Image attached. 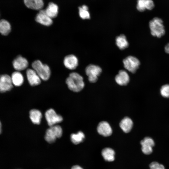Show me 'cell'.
Masks as SVG:
<instances>
[{
	"instance_id": "cell-1",
	"label": "cell",
	"mask_w": 169,
	"mask_h": 169,
	"mask_svg": "<svg viewBox=\"0 0 169 169\" xmlns=\"http://www.w3.org/2000/svg\"><path fill=\"white\" fill-rule=\"evenodd\" d=\"M66 83L69 89L74 92H79L84 88V84L83 77L76 72L70 74Z\"/></svg>"
},
{
	"instance_id": "cell-2",
	"label": "cell",
	"mask_w": 169,
	"mask_h": 169,
	"mask_svg": "<svg viewBox=\"0 0 169 169\" xmlns=\"http://www.w3.org/2000/svg\"><path fill=\"white\" fill-rule=\"evenodd\" d=\"M149 27L151 35L154 37L160 38L165 33L163 21L159 18L155 17L150 21Z\"/></svg>"
},
{
	"instance_id": "cell-3",
	"label": "cell",
	"mask_w": 169,
	"mask_h": 169,
	"mask_svg": "<svg viewBox=\"0 0 169 169\" xmlns=\"http://www.w3.org/2000/svg\"><path fill=\"white\" fill-rule=\"evenodd\" d=\"M32 66L41 79L45 81L49 79L50 76L51 70L48 65L38 60L33 62Z\"/></svg>"
},
{
	"instance_id": "cell-4",
	"label": "cell",
	"mask_w": 169,
	"mask_h": 169,
	"mask_svg": "<svg viewBox=\"0 0 169 169\" xmlns=\"http://www.w3.org/2000/svg\"><path fill=\"white\" fill-rule=\"evenodd\" d=\"M62 133V130L60 126L55 125L50 126L46 130L44 136L45 139L49 143H53L57 138L61 137Z\"/></svg>"
},
{
	"instance_id": "cell-5",
	"label": "cell",
	"mask_w": 169,
	"mask_h": 169,
	"mask_svg": "<svg viewBox=\"0 0 169 169\" xmlns=\"http://www.w3.org/2000/svg\"><path fill=\"white\" fill-rule=\"evenodd\" d=\"M85 71L89 81L94 83L97 81L102 72V69L99 66L90 64L86 67Z\"/></svg>"
},
{
	"instance_id": "cell-6",
	"label": "cell",
	"mask_w": 169,
	"mask_h": 169,
	"mask_svg": "<svg viewBox=\"0 0 169 169\" xmlns=\"http://www.w3.org/2000/svg\"><path fill=\"white\" fill-rule=\"evenodd\" d=\"M124 68L129 72L134 73L138 69L140 64L139 60L136 57L129 56L123 61Z\"/></svg>"
},
{
	"instance_id": "cell-7",
	"label": "cell",
	"mask_w": 169,
	"mask_h": 169,
	"mask_svg": "<svg viewBox=\"0 0 169 169\" xmlns=\"http://www.w3.org/2000/svg\"><path fill=\"white\" fill-rule=\"evenodd\" d=\"M45 117L48 124L50 126L55 125L57 123L62 121V116L57 114L52 109L48 110L45 113Z\"/></svg>"
},
{
	"instance_id": "cell-8",
	"label": "cell",
	"mask_w": 169,
	"mask_h": 169,
	"mask_svg": "<svg viewBox=\"0 0 169 169\" xmlns=\"http://www.w3.org/2000/svg\"><path fill=\"white\" fill-rule=\"evenodd\" d=\"M13 87L11 77L7 74L0 75V92L4 93L11 90Z\"/></svg>"
},
{
	"instance_id": "cell-9",
	"label": "cell",
	"mask_w": 169,
	"mask_h": 169,
	"mask_svg": "<svg viewBox=\"0 0 169 169\" xmlns=\"http://www.w3.org/2000/svg\"><path fill=\"white\" fill-rule=\"evenodd\" d=\"M35 19L37 22L44 26H49L53 23L52 19L47 15L45 10H39Z\"/></svg>"
},
{
	"instance_id": "cell-10",
	"label": "cell",
	"mask_w": 169,
	"mask_h": 169,
	"mask_svg": "<svg viewBox=\"0 0 169 169\" xmlns=\"http://www.w3.org/2000/svg\"><path fill=\"white\" fill-rule=\"evenodd\" d=\"M141 150L144 154L149 155L152 152L155 142L152 138L149 137H145L141 141Z\"/></svg>"
},
{
	"instance_id": "cell-11",
	"label": "cell",
	"mask_w": 169,
	"mask_h": 169,
	"mask_svg": "<svg viewBox=\"0 0 169 169\" xmlns=\"http://www.w3.org/2000/svg\"><path fill=\"white\" fill-rule=\"evenodd\" d=\"M13 65L14 69L19 71L27 68L28 65V62L26 59L22 56L19 55L13 60Z\"/></svg>"
},
{
	"instance_id": "cell-12",
	"label": "cell",
	"mask_w": 169,
	"mask_h": 169,
	"mask_svg": "<svg viewBox=\"0 0 169 169\" xmlns=\"http://www.w3.org/2000/svg\"><path fill=\"white\" fill-rule=\"evenodd\" d=\"M26 74L28 80L31 85L35 86L40 84L41 79L33 69H27Z\"/></svg>"
},
{
	"instance_id": "cell-13",
	"label": "cell",
	"mask_w": 169,
	"mask_h": 169,
	"mask_svg": "<svg viewBox=\"0 0 169 169\" xmlns=\"http://www.w3.org/2000/svg\"><path fill=\"white\" fill-rule=\"evenodd\" d=\"M63 62L65 67L70 70L75 69L78 64V58L73 54L66 56L64 59Z\"/></svg>"
},
{
	"instance_id": "cell-14",
	"label": "cell",
	"mask_w": 169,
	"mask_h": 169,
	"mask_svg": "<svg viewBox=\"0 0 169 169\" xmlns=\"http://www.w3.org/2000/svg\"><path fill=\"white\" fill-rule=\"evenodd\" d=\"M97 131L99 134L105 137L110 136L112 132L110 125L105 121H102L99 124Z\"/></svg>"
},
{
	"instance_id": "cell-15",
	"label": "cell",
	"mask_w": 169,
	"mask_h": 169,
	"mask_svg": "<svg viewBox=\"0 0 169 169\" xmlns=\"http://www.w3.org/2000/svg\"><path fill=\"white\" fill-rule=\"evenodd\" d=\"M115 80L119 85H125L129 82V76L125 71L121 70L119 71L118 74L115 76Z\"/></svg>"
},
{
	"instance_id": "cell-16",
	"label": "cell",
	"mask_w": 169,
	"mask_h": 169,
	"mask_svg": "<svg viewBox=\"0 0 169 169\" xmlns=\"http://www.w3.org/2000/svg\"><path fill=\"white\" fill-rule=\"evenodd\" d=\"M154 7V4L152 0H137V9L139 11L143 12L146 9L151 10Z\"/></svg>"
},
{
	"instance_id": "cell-17",
	"label": "cell",
	"mask_w": 169,
	"mask_h": 169,
	"mask_svg": "<svg viewBox=\"0 0 169 169\" xmlns=\"http://www.w3.org/2000/svg\"><path fill=\"white\" fill-rule=\"evenodd\" d=\"M24 3L28 8L36 10H40L43 8V0H24Z\"/></svg>"
},
{
	"instance_id": "cell-18",
	"label": "cell",
	"mask_w": 169,
	"mask_h": 169,
	"mask_svg": "<svg viewBox=\"0 0 169 169\" xmlns=\"http://www.w3.org/2000/svg\"><path fill=\"white\" fill-rule=\"evenodd\" d=\"M133 122L130 118L126 117L124 118L120 123V126L122 131L125 133L129 132L131 130Z\"/></svg>"
},
{
	"instance_id": "cell-19",
	"label": "cell",
	"mask_w": 169,
	"mask_h": 169,
	"mask_svg": "<svg viewBox=\"0 0 169 169\" xmlns=\"http://www.w3.org/2000/svg\"><path fill=\"white\" fill-rule=\"evenodd\" d=\"M59 8L55 3L50 2L45 9L47 15L52 19L56 17L58 13Z\"/></svg>"
},
{
	"instance_id": "cell-20",
	"label": "cell",
	"mask_w": 169,
	"mask_h": 169,
	"mask_svg": "<svg viewBox=\"0 0 169 169\" xmlns=\"http://www.w3.org/2000/svg\"><path fill=\"white\" fill-rule=\"evenodd\" d=\"M29 117L32 122L35 124H40L42 117L41 112L37 109H32L29 112Z\"/></svg>"
},
{
	"instance_id": "cell-21",
	"label": "cell",
	"mask_w": 169,
	"mask_h": 169,
	"mask_svg": "<svg viewBox=\"0 0 169 169\" xmlns=\"http://www.w3.org/2000/svg\"><path fill=\"white\" fill-rule=\"evenodd\" d=\"M11 79L13 84L16 86H21L24 81L23 75L18 71H16L13 73Z\"/></svg>"
},
{
	"instance_id": "cell-22",
	"label": "cell",
	"mask_w": 169,
	"mask_h": 169,
	"mask_svg": "<svg viewBox=\"0 0 169 169\" xmlns=\"http://www.w3.org/2000/svg\"><path fill=\"white\" fill-rule=\"evenodd\" d=\"M101 154L104 159L108 161H112L115 159L114 151L110 148H105L102 150Z\"/></svg>"
},
{
	"instance_id": "cell-23",
	"label": "cell",
	"mask_w": 169,
	"mask_h": 169,
	"mask_svg": "<svg viewBox=\"0 0 169 169\" xmlns=\"http://www.w3.org/2000/svg\"><path fill=\"white\" fill-rule=\"evenodd\" d=\"M115 41L117 46L120 49H124L129 46L126 38L123 34L117 36L116 38Z\"/></svg>"
},
{
	"instance_id": "cell-24",
	"label": "cell",
	"mask_w": 169,
	"mask_h": 169,
	"mask_svg": "<svg viewBox=\"0 0 169 169\" xmlns=\"http://www.w3.org/2000/svg\"><path fill=\"white\" fill-rule=\"evenodd\" d=\"M11 30V27L10 23L6 20H0V33L3 35H7Z\"/></svg>"
},
{
	"instance_id": "cell-25",
	"label": "cell",
	"mask_w": 169,
	"mask_h": 169,
	"mask_svg": "<svg viewBox=\"0 0 169 169\" xmlns=\"http://www.w3.org/2000/svg\"><path fill=\"white\" fill-rule=\"evenodd\" d=\"M85 138L84 134L81 131L76 133L72 134L70 135V140L74 144H78L82 142Z\"/></svg>"
},
{
	"instance_id": "cell-26",
	"label": "cell",
	"mask_w": 169,
	"mask_h": 169,
	"mask_svg": "<svg viewBox=\"0 0 169 169\" xmlns=\"http://www.w3.org/2000/svg\"><path fill=\"white\" fill-rule=\"evenodd\" d=\"M79 15L82 19H89L90 18V13L88 11V8L86 5H84L79 8Z\"/></svg>"
},
{
	"instance_id": "cell-27",
	"label": "cell",
	"mask_w": 169,
	"mask_h": 169,
	"mask_svg": "<svg viewBox=\"0 0 169 169\" xmlns=\"http://www.w3.org/2000/svg\"><path fill=\"white\" fill-rule=\"evenodd\" d=\"M160 92L161 95L165 98L169 97V84L163 85L160 89Z\"/></svg>"
},
{
	"instance_id": "cell-28",
	"label": "cell",
	"mask_w": 169,
	"mask_h": 169,
	"mask_svg": "<svg viewBox=\"0 0 169 169\" xmlns=\"http://www.w3.org/2000/svg\"><path fill=\"white\" fill-rule=\"evenodd\" d=\"M149 167L150 169H165L163 165L156 161L151 162L149 165Z\"/></svg>"
},
{
	"instance_id": "cell-29",
	"label": "cell",
	"mask_w": 169,
	"mask_h": 169,
	"mask_svg": "<svg viewBox=\"0 0 169 169\" xmlns=\"http://www.w3.org/2000/svg\"><path fill=\"white\" fill-rule=\"evenodd\" d=\"M165 52L167 54H169V43L167 44L164 48Z\"/></svg>"
},
{
	"instance_id": "cell-30",
	"label": "cell",
	"mask_w": 169,
	"mask_h": 169,
	"mask_svg": "<svg viewBox=\"0 0 169 169\" xmlns=\"http://www.w3.org/2000/svg\"><path fill=\"white\" fill-rule=\"evenodd\" d=\"M71 169H83L79 165H75L73 166Z\"/></svg>"
},
{
	"instance_id": "cell-31",
	"label": "cell",
	"mask_w": 169,
	"mask_h": 169,
	"mask_svg": "<svg viewBox=\"0 0 169 169\" xmlns=\"http://www.w3.org/2000/svg\"><path fill=\"white\" fill-rule=\"evenodd\" d=\"M2 132V124L1 123L0 121V134Z\"/></svg>"
}]
</instances>
